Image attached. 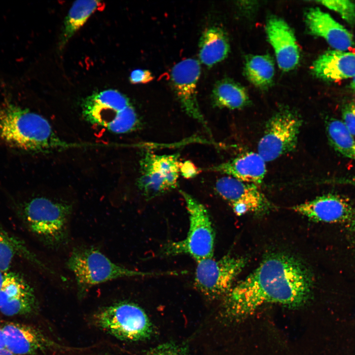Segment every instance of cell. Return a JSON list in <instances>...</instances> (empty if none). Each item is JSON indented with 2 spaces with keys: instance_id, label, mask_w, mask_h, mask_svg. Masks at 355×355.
Listing matches in <instances>:
<instances>
[{
  "instance_id": "11",
  "label": "cell",
  "mask_w": 355,
  "mask_h": 355,
  "mask_svg": "<svg viewBox=\"0 0 355 355\" xmlns=\"http://www.w3.org/2000/svg\"><path fill=\"white\" fill-rule=\"evenodd\" d=\"M215 189L238 215L248 213L261 214L271 209V204L255 184L227 176L217 179Z\"/></svg>"
},
{
  "instance_id": "12",
  "label": "cell",
  "mask_w": 355,
  "mask_h": 355,
  "mask_svg": "<svg viewBox=\"0 0 355 355\" xmlns=\"http://www.w3.org/2000/svg\"><path fill=\"white\" fill-rule=\"evenodd\" d=\"M201 73L199 62L194 59H184L176 64L171 72V81L181 106L190 116L210 130L201 112L197 97V85Z\"/></svg>"
},
{
  "instance_id": "30",
  "label": "cell",
  "mask_w": 355,
  "mask_h": 355,
  "mask_svg": "<svg viewBox=\"0 0 355 355\" xmlns=\"http://www.w3.org/2000/svg\"><path fill=\"white\" fill-rule=\"evenodd\" d=\"M179 174L185 178H191L196 176L201 170L190 161L180 162L179 165Z\"/></svg>"
},
{
  "instance_id": "10",
  "label": "cell",
  "mask_w": 355,
  "mask_h": 355,
  "mask_svg": "<svg viewBox=\"0 0 355 355\" xmlns=\"http://www.w3.org/2000/svg\"><path fill=\"white\" fill-rule=\"evenodd\" d=\"M179 163L178 154H144L140 161L138 185L147 199L162 195L177 186Z\"/></svg>"
},
{
  "instance_id": "1",
  "label": "cell",
  "mask_w": 355,
  "mask_h": 355,
  "mask_svg": "<svg viewBox=\"0 0 355 355\" xmlns=\"http://www.w3.org/2000/svg\"><path fill=\"white\" fill-rule=\"evenodd\" d=\"M313 278L305 265L284 253H272L243 280L233 286L224 303L225 317L239 320L266 303L290 307L305 304L311 295Z\"/></svg>"
},
{
  "instance_id": "6",
  "label": "cell",
  "mask_w": 355,
  "mask_h": 355,
  "mask_svg": "<svg viewBox=\"0 0 355 355\" xmlns=\"http://www.w3.org/2000/svg\"><path fill=\"white\" fill-rule=\"evenodd\" d=\"M82 112L91 124L104 127L115 134L130 132L140 123L129 99L115 90H104L88 97L83 104Z\"/></svg>"
},
{
  "instance_id": "20",
  "label": "cell",
  "mask_w": 355,
  "mask_h": 355,
  "mask_svg": "<svg viewBox=\"0 0 355 355\" xmlns=\"http://www.w3.org/2000/svg\"><path fill=\"white\" fill-rule=\"evenodd\" d=\"M199 47L200 60L209 68L224 60L230 49L225 33L216 27L208 28L202 34Z\"/></svg>"
},
{
  "instance_id": "32",
  "label": "cell",
  "mask_w": 355,
  "mask_h": 355,
  "mask_svg": "<svg viewBox=\"0 0 355 355\" xmlns=\"http://www.w3.org/2000/svg\"><path fill=\"white\" fill-rule=\"evenodd\" d=\"M5 347V340L2 327L0 325V348Z\"/></svg>"
},
{
  "instance_id": "25",
  "label": "cell",
  "mask_w": 355,
  "mask_h": 355,
  "mask_svg": "<svg viewBox=\"0 0 355 355\" xmlns=\"http://www.w3.org/2000/svg\"><path fill=\"white\" fill-rule=\"evenodd\" d=\"M317 2L337 13L347 23L355 26V3L348 0H324Z\"/></svg>"
},
{
  "instance_id": "3",
  "label": "cell",
  "mask_w": 355,
  "mask_h": 355,
  "mask_svg": "<svg viewBox=\"0 0 355 355\" xmlns=\"http://www.w3.org/2000/svg\"><path fill=\"white\" fill-rule=\"evenodd\" d=\"M23 210L28 228L47 248L57 249L68 244L71 204L36 197L25 202Z\"/></svg>"
},
{
  "instance_id": "33",
  "label": "cell",
  "mask_w": 355,
  "mask_h": 355,
  "mask_svg": "<svg viewBox=\"0 0 355 355\" xmlns=\"http://www.w3.org/2000/svg\"><path fill=\"white\" fill-rule=\"evenodd\" d=\"M351 230L355 240V212L354 213L351 217Z\"/></svg>"
},
{
  "instance_id": "28",
  "label": "cell",
  "mask_w": 355,
  "mask_h": 355,
  "mask_svg": "<svg viewBox=\"0 0 355 355\" xmlns=\"http://www.w3.org/2000/svg\"><path fill=\"white\" fill-rule=\"evenodd\" d=\"M146 355H187L179 347L171 344H164L148 352Z\"/></svg>"
},
{
  "instance_id": "29",
  "label": "cell",
  "mask_w": 355,
  "mask_h": 355,
  "mask_svg": "<svg viewBox=\"0 0 355 355\" xmlns=\"http://www.w3.org/2000/svg\"><path fill=\"white\" fill-rule=\"evenodd\" d=\"M129 79L133 84L147 83L153 80L154 76L149 70L136 69L131 72Z\"/></svg>"
},
{
  "instance_id": "4",
  "label": "cell",
  "mask_w": 355,
  "mask_h": 355,
  "mask_svg": "<svg viewBox=\"0 0 355 355\" xmlns=\"http://www.w3.org/2000/svg\"><path fill=\"white\" fill-rule=\"evenodd\" d=\"M66 265L74 276L79 297L93 286L111 280L163 274L128 269L113 262L99 249L88 247L73 248Z\"/></svg>"
},
{
  "instance_id": "15",
  "label": "cell",
  "mask_w": 355,
  "mask_h": 355,
  "mask_svg": "<svg viewBox=\"0 0 355 355\" xmlns=\"http://www.w3.org/2000/svg\"><path fill=\"white\" fill-rule=\"evenodd\" d=\"M266 31L279 68L284 71L293 69L298 64L300 53L292 29L284 20L272 16L267 20Z\"/></svg>"
},
{
  "instance_id": "18",
  "label": "cell",
  "mask_w": 355,
  "mask_h": 355,
  "mask_svg": "<svg viewBox=\"0 0 355 355\" xmlns=\"http://www.w3.org/2000/svg\"><path fill=\"white\" fill-rule=\"evenodd\" d=\"M266 162L257 152H247L208 170L227 175L238 180L260 184L266 173Z\"/></svg>"
},
{
  "instance_id": "31",
  "label": "cell",
  "mask_w": 355,
  "mask_h": 355,
  "mask_svg": "<svg viewBox=\"0 0 355 355\" xmlns=\"http://www.w3.org/2000/svg\"><path fill=\"white\" fill-rule=\"evenodd\" d=\"M337 182L338 184L351 185L355 187V174L338 178L337 179Z\"/></svg>"
},
{
  "instance_id": "2",
  "label": "cell",
  "mask_w": 355,
  "mask_h": 355,
  "mask_svg": "<svg viewBox=\"0 0 355 355\" xmlns=\"http://www.w3.org/2000/svg\"><path fill=\"white\" fill-rule=\"evenodd\" d=\"M0 142L32 152L63 145L43 116L7 100L0 103Z\"/></svg>"
},
{
  "instance_id": "35",
  "label": "cell",
  "mask_w": 355,
  "mask_h": 355,
  "mask_svg": "<svg viewBox=\"0 0 355 355\" xmlns=\"http://www.w3.org/2000/svg\"><path fill=\"white\" fill-rule=\"evenodd\" d=\"M350 87L351 90L355 92V76L352 78L350 85Z\"/></svg>"
},
{
  "instance_id": "26",
  "label": "cell",
  "mask_w": 355,
  "mask_h": 355,
  "mask_svg": "<svg viewBox=\"0 0 355 355\" xmlns=\"http://www.w3.org/2000/svg\"><path fill=\"white\" fill-rule=\"evenodd\" d=\"M15 251V248L8 235L0 228V271L4 273L9 270Z\"/></svg>"
},
{
  "instance_id": "27",
  "label": "cell",
  "mask_w": 355,
  "mask_h": 355,
  "mask_svg": "<svg viewBox=\"0 0 355 355\" xmlns=\"http://www.w3.org/2000/svg\"><path fill=\"white\" fill-rule=\"evenodd\" d=\"M342 115L345 126L352 135L355 136V102L345 105Z\"/></svg>"
},
{
  "instance_id": "22",
  "label": "cell",
  "mask_w": 355,
  "mask_h": 355,
  "mask_svg": "<svg viewBox=\"0 0 355 355\" xmlns=\"http://www.w3.org/2000/svg\"><path fill=\"white\" fill-rule=\"evenodd\" d=\"M102 5L98 0H77L73 2L65 20L61 44L68 40L87 21L89 17Z\"/></svg>"
},
{
  "instance_id": "24",
  "label": "cell",
  "mask_w": 355,
  "mask_h": 355,
  "mask_svg": "<svg viewBox=\"0 0 355 355\" xmlns=\"http://www.w3.org/2000/svg\"><path fill=\"white\" fill-rule=\"evenodd\" d=\"M329 143L333 148L344 157L355 161V139L342 121L330 118L325 122Z\"/></svg>"
},
{
  "instance_id": "13",
  "label": "cell",
  "mask_w": 355,
  "mask_h": 355,
  "mask_svg": "<svg viewBox=\"0 0 355 355\" xmlns=\"http://www.w3.org/2000/svg\"><path fill=\"white\" fill-rule=\"evenodd\" d=\"M36 308L34 291L28 282L18 274L5 273L0 289V312L6 316L26 315Z\"/></svg>"
},
{
  "instance_id": "36",
  "label": "cell",
  "mask_w": 355,
  "mask_h": 355,
  "mask_svg": "<svg viewBox=\"0 0 355 355\" xmlns=\"http://www.w3.org/2000/svg\"><path fill=\"white\" fill-rule=\"evenodd\" d=\"M4 275H5V273H4L0 271V289L1 288V287L2 286V283L3 282V280L4 278Z\"/></svg>"
},
{
  "instance_id": "14",
  "label": "cell",
  "mask_w": 355,
  "mask_h": 355,
  "mask_svg": "<svg viewBox=\"0 0 355 355\" xmlns=\"http://www.w3.org/2000/svg\"><path fill=\"white\" fill-rule=\"evenodd\" d=\"M2 327L5 347L15 355H33L60 348L42 332L32 326L8 322Z\"/></svg>"
},
{
  "instance_id": "17",
  "label": "cell",
  "mask_w": 355,
  "mask_h": 355,
  "mask_svg": "<svg viewBox=\"0 0 355 355\" xmlns=\"http://www.w3.org/2000/svg\"><path fill=\"white\" fill-rule=\"evenodd\" d=\"M295 212L315 221L336 222L352 217L354 212L345 198L335 194H326L291 208Z\"/></svg>"
},
{
  "instance_id": "8",
  "label": "cell",
  "mask_w": 355,
  "mask_h": 355,
  "mask_svg": "<svg viewBox=\"0 0 355 355\" xmlns=\"http://www.w3.org/2000/svg\"><path fill=\"white\" fill-rule=\"evenodd\" d=\"M302 120L296 112L284 108L267 121L257 145V153L265 162L273 161L294 150Z\"/></svg>"
},
{
  "instance_id": "9",
  "label": "cell",
  "mask_w": 355,
  "mask_h": 355,
  "mask_svg": "<svg viewBox=\"0 0 355 355\" xmlns=\"http://www.w3.org/2000/svg\"><path fill=\"white\" fill-rule=\"evenodd\" d=\"M246 263L245 258L229 255L217 260L210 258L198 261L195 273V286L210 298L226 296Z\"/></svg>"
},
{
  "instance_id": "16",
  "label": "cell",
  "mask_w": 355,
  "mask_h": 355,
  "mask_svg": "<svg viewBox=\"0 0 355 355\" xmlns=\"http://www.w3.org/2000/svg\"><path fill=\"white\" fill-rule=\"evenodd\" d=\"M305 22L312 35L323 38L334 50L346 51L355 46L353 35L319 7L308 9Z\"/></svg>"
},
{
  "instance_id": "34",
  "label": "cell",
  "mask_w": 355,
  "mask_h": 355,
  "mask_svg": "<svg viewBox=\"0 0 355 355\" xmlns=\"http://www.w3.org/2000/svg\"><path fill=\"white\" fill-rule=\"evenodd\" d=\"M0 355H15L5 347L0 348Z\"/></svg>"
},
{
  "instance_id": "23",
  "label": "cell",
  "mask_w": 355,
  "mask_h": 355,
  "mask_svg": "<svg viewBox=\"0 0 355 355\" xmlns=\"http://www.w3.org/2000/svg\"><path fill=\"white\" fill-rule=\"evenodd\" d=\"M245 73L254 85L267 88L272 83L275 74L273 60L268 55L249 56L246 61Z\"/></svg>"
},
{
  "instance_id": "5",
  "label": "cell",
  "mask_w": 355,
  "mask_h": 355,
  "mask_svg": "<svg viewBox=\"0 0 355 355\" xmlns=\"http://www.w3.org/2000/svg\"><path fill=\"white\" fill-rule=\"evenodd\" d=\"M179 192L188 214V231L185 239L166 244L163 253L167 256L187 254L196 262L213 258L215 233L208 210L191 195L182 190Z\"/></svg>"
},
{
  "instance_id": "19",
  "label": "cell",
  "mask_w": 355,
  "mask_h": 355,
  "mask_svg": "<svg viewBox=\"0 0 355 355\" xmlns=\"http://www.w3.org/2000/svg\"><path fill=\"white\" fill-rule=\"evenodd\" d=\"M312 71L318 78L333 82L355 76V53L328 50L313 63Z\"/></svg>"
},
{
  "instance_id": "7",
  "label": "cell",
  "mask_w": 355,
  "mask_h": 355,
  "mask_svg": "<svg viewBox=\"0 0 355 355\" xmlns=\"http://www.w3.org/2000/svg\"><path fill=\"white\" fill-rule=\"evenodd\" d=\"M93 320L96 326L122 340H142L152 333V324L144 311L130 302L104 307L95 313Z\"/></svg>"
},
{
  "instance_id": "21",
  "label": "cell",
  "mask_w": 355,
  "mask_h": 355,
  "mask_svg": "<svg viewBox=\"0 0 355 355\" xmlns=\"http://www.w3.org/2000/svg\"><path fill=\"white\" fill-rule=\"evenodd\" d=\"M211 97L213 106L219 108L240 109L249 102L244 88L228 79L218 81L213 90Z\"/></svg>"
}]
</instances>
